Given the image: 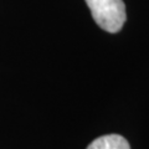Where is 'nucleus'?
Listing matches in <instances>:
<instances>
[{
	"instance_id": "nucleus-1",
	"label": "nucleus",
	"mask_w": 149,
	"mask_h": 149,
	"mask_svg": "<svg viewBox=\"0 0 149 149\" xmlns=\"http://www.w3.org/2000/svg\"><path fill=\"white\" fill-rule=\"evenodd\" d=\"M91 10L92 19L102 30L116 34L127 21L123 0H85Z\"/></svg>"
},
{
	"instance_id": "nucleus-2",
	"label": "nucleus",
	"mask_w": 149,
	"mask_h": 149,
	"mask_svg": "<svg viewBox=\"0 0 149 149\" xmlns=\"http://www.w3.org/2000/svg\"><path fill=\"white\" fill-rule=\"evenodd\" d=\"M86 149H130V146L120 134H106L93 139Z\"/></svg>"
}]
</instances>
